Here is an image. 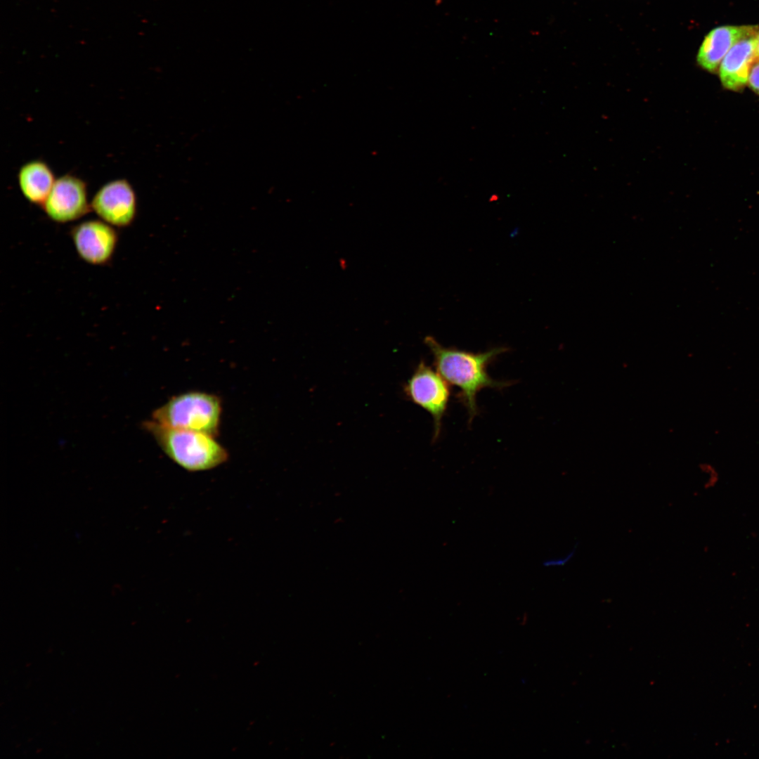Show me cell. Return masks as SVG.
<instances>
[{"label":"cell","instance_id":"obj_8","mask_svg":"<svg viewBox=\"0 0 759 759\" xmlns=\"http://www.w3.org/2000/svg\"><path fill=\"white\" fill-rule=\"evenodd\" d=\"M757 30L758 27L753 25H725L713 29L699 49V65L708 71H715L735 44L753 37Z\"/></svg>","mask_w":759,"mask_h":759},{"label":"cell","instance_id":"obj_4","mask_svg":"<svg viewBox=\"0 0 759 759\" xmlns=\"http://www.w3.org/2000/svg\"><path fill=\"white\" fill-rule=\"evenodd\" d=\"M404 391L409 399L432 415L433 439H437L450 396L448 382L437 371L421 361L406 384Z\"/></svg>","mask_w":759,"mask_h":759},{"label":"cell","instance_id":"obj_6","mask_svg":"<svg viewBox=\"0 0 759 759\" xmlns=\"http://www.w3.org/2000/svg\"><path fill=\"white\" fill-rule=\"evenodd\" d=\"M95 212L106 223L127 226L136 213V199L129 183L124 179L110 181L96 193L91 205Z\"/></svg>","mask_w":759,"mask_h":759},{"label":"cell","instance_id":"obj_5","mask_svg":"<svg viewBox=\"0 0 759 759\" xmlns=\"http://www.w3.org/2000/svg\"><path fill=\"white\" fill-rule=\"evenodd\" d=\"M43 205L46 214L56 222L76 220L89 209L86 184L76 176H63L56 180Z\"/></svg>","mask_w":759,"mask_h":759},{"label":"cell","instance_id":"obj_3","mask_svg":"<svg viewBox=\"0 0 759 759\" xmlns=\"http://www.w3.org/2000/svg\"><path fill=\"white\" fill-rule=\"evenodd\" d=\"M222 414V402L218 396L191 391L172 396L155 409L153 420L179 429L198 432L217 436Z\"/></svg>","mask_w":759,"mask_h":759},{"label":"cell","instance_id":"obj_2","mask_svg":"<svg viewBox=\"0 0 759 759\" xmlns=\"http://www.w3.org/2000/svg\"><path fill=\"white\" fill-rule=\"evenodd\" d=\"M142 425L165 455L188 472L210 470L228 459L227 450L212 435L169 427L153 420Z\"/></svg>","mask_w":759,"mask_h":759},{"label":"cell","instance_id":"obj_7","mask_svg":"<svg viewBox=\"0 0 759 759\" xmlns=\"http://www.w3.org/2000/svg\"><path fill=\"white\" fill-rule=\"evenodd\" d=\"M72 238L79 255L91 264H104L112 257L117 242L115 231L101 221L80 223L72 230Z\"/></svg>","mask_w":759,"mask_h":759},{"label":"cell","instance_id":"obj_13","mask_svg":"<svg viewBox=\"0 0 759 759\" xmlns=\"http://www.w3.org/2000/svg\"><path fill=\"white\" fill-rule=\"evenodd\" d=\"M756 46L755 51L757 57H759V33L755 36Z\"/></svg>","mask_w":759,"mask_h":759},{"label":"cell","instance_id":"obj_10","mask_svg":"<svg viewBox=\"0 0 759 759\" xmlns=\"http://www.w3.org/2000/svg\"><path fill=\"white\" fill-rule=\"evenodd\" d=\"M18 178L25 197L30 202L39 205L44 204L56 181L49 167L39 160L24 164Z\"/></svg>","mask_w":759,"mask_h":759},{"label":"cell","instance_id":"obj_12","mask_svg":"<svg viewBox=\"0 0 759 759\" xmlns=\"http://www.w3.org/2000/svg\"><path fill=\"white\" fill-rule=\"evenodd\" d=\"M575 550H576V549L574 548L573 550H572L571 552L569 553V554L566 555L565 557H562V558H557V559H549V560H545V562H543V564L544 566H546V567L555 566H563L565 564H566L573 557V555L574 554Z\"/></svg>","mask_w":759,"mask_h":759},{"label":"cell","instance_id":"obj_9","mask_svg":"<svg viewBox=\"0 0 759 759\" xmlns=\"http://www.w3.org/2000/svg\"><path fill=\"white\" fill-rule=\"evenodd\" d=\"M755 36L735 44L720 64V78L727 89L739 90L748 81L751 65L757 57Z\"/></svg>","mask_w":759,"mask_h":759},{"label":"cell","instance_id":"obj_11","mask_svg":"<svg viewBox=\"0 0 759 759\" xmlns=\"http://www.w3.org/2000/svg\"><path fill=\"white\" fill-rule=\"evenodd\" d=\"M748 82L752 89L759 94V63L751 67Z\"/></svg>","mask_w":759,"mask_h":759},{"label":"cell","instance_id":"obj_1","mask_svg":"<svg viewBox=\"0 0 759 759\" xmlns=\"http://www.w3.org/2000/svg\"><path fill=\"white\" fill-rule=\"evenodd\" d=\"M424 344L434 357L436 371L449 384L460 389L459 398L466 407L469 422L478 414L476 395L484 388L502 389L510 385L492 379L487 367L497 356L507 351L496 347L481 353H473L443 346L433 337L427 336Z\"/></svg>","mask_w":759,"mask_h":759}]
</instances>
